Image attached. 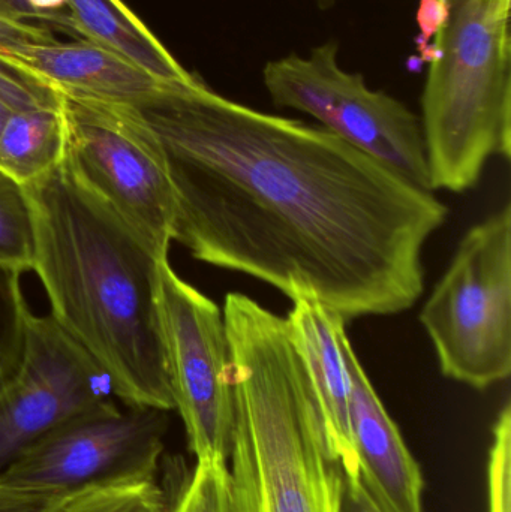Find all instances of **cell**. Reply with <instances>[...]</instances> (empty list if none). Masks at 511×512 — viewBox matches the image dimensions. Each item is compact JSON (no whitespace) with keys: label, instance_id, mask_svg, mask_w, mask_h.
<instances>
[{"label":"cell","instance_id":"cell-8","mask_svg":"<svg viewBox=\"0 0 511 512\" xmlns=\"http://www.w3.org/2000/svg\"><path fill=\"white\" fill-rule=\"evenodd\" d=\"M159 313L174 409L185 424L197 460L228 463L236 433L230 340L215 301L183 280L164 261Z\"/></svg>","mask_w":511,"mask_h":512},{"label":"cell","instance_id":"cell-11","mask_svg":"<svg viewBox=\"0 0 511 512\" xmlns=\"http://www.w3.org/2000/svg\"><path fill=\"white\" fill-rule=\"evenodd\" d=\"M350 430L360 478L383 512H423L422 471L378 397L350 340Z\"/></svg>","mask_w":511,"mask_h":512},{"label":"cell","instance_id":"cell-22","mask_svg":"<svg viewBox=\"0 0 511 512\" xmlns=\"http://www.w3.org/2000/svg\"><path fill=\"white\" fill-rule=\"evenodd\" d=\"M57 498L59 496L21 489L0 478V512H47Z\"/></svg>","mask_w":511,"mask_h":512},{"label":"cell","instance_id":"cell-23","mask_svg":"<svg viewBox=\"0 0 511 512\" xmlns=\"http://www.w3.org/2000/svg\"><path fill=\"white\" fill-rule=\"evenodd\" d=\"M339 512H383L372 499L363 484L360 474L344 472L342 480L341 507Z\"/></svg>","mask_w":511,"mask_h":512},{"label":"cell","instance_id":"cell-21","mask_svg":"<svg viewBox=\"0 0 511 512\" xmlns=\"http://www.w3.org/2000/svg\"><path fill=\"white\" fill-rule=\"evenodd\" d=\"M56 42L51 30L42 24L0 18V54L11 56L32 45H47Z\"/></svg>","mask_w":511,"mask_h":512},{"label":"cell","instance_id":"cell-5","mask_svg":"<svg viewBox=\"0 0 511 512\" xmlns=\"http://www.w3.org/2000/svg\"><path fill=\"white\" fill-rule=\"evenodd\" d=\"M441 373L486 390L511 373V206L474 225L420 312Z\"/></svg>","mask_w":511,"mask_h":512},{"label":"cell","instance_id":"cell-3","mask_svg":"<svg viewBox=\"0 0 511 512\" xmlns=\"http://www.w3.org/2000/svg\"><path fill=\"white\" fill-rule=\"evenodd\" d=\"M222 313L236 402L230 512H339L344 468L287 321L240 292Z\"/></svg>","mask_w":511,"mask_h":512},{"label":"cell","instance_id":"cell-26","mask_svg":"<svg viewBox=\"0 0 511 512\" xmlns=\"http://www.w3.org/2000/svg\"><path fill=\"white\" fill-rule=\"evenodd\" d=\"M9 114H11V110H9L8 105H6L2 95H0V129H2L3 123L8 119Z\"/></svg>","mask_w":511,"mask_h":512},{"label":"cell","instance_id":"cell-6","mask_svg":"<svg viewBox=\"0 0 511 512\" xmlns=\"http://www.w3.org/2000/svg\"><path fill=\"white\" fill-rule=\"evenodd\" d=\"M62 114L63 162L72 176L156 255L168 258L174 242L176 197L152 132L117 102L62 93Z\"/></svg>","mask_w":511,"mask_h":512},{"label":"cell","instance_id":"cell-9","mask_svg":"<svg viewBox=\"0 0 511 512\" xmlns=\"http://www.w3.org/2000/svg\"><path fill=\"white\" fill-rule=\"evenodd\" d=\"M168 412L116 403L80 415L21 451L0 478L62 496L86 487L155 480Z\"/></svg>","mask_w":511,"mask_h":512},{"label":"cell","instance_id":"cell-24","mask_svg":"<svg viewBox=\"0 0 511 512\" xmlns=\"http://www.w3.org/2000/svg\"><path fill=\"white\" fill-rule=\"evenodd\" d=\"M30 8L35 9L42 18H44L45 26L54 27V29L62 30L68 35L75 36L74 23L66 11V3L68 0H27Z\"/></svg>","mask_w":511,"mask_h":512},{"label":"cell","instance_id":"cell-1","mask_svg":"<svg viewBox=\"0 0 511 512\" xmlns=\"http://www.w3.org/2000/svg\"><path fill=\"white\" fill-rule=\"evenodd\" d=\"M120 104V102H117ZM152 132L176 197L174 242L198 261L311 297L345 322L423 294L446 204L321 126L218 95L200 78L123 102Z\"/></svg>","mask_w":511,"mask_h":512},{"label":"cell","instance_id":"cell-17","mask_svg":"<svg viewBox=\"0 0 511 512\" xmlns=\"http://www.w3.org/2000/svg\"><path fill=\"white\" fill-rule=\"evenodd\" d=\"M47 512H170L155 480L86 487L59 496Z\"/></svg>","mask_w":511,"mask_h":512},{"label":"cell","instance_id":"cell-18","mask_svg":"<svg viewBox=\"0 0 511 512\" xmlns=\"http://www.w3.org/2000/svg\"><path fill=\"white\" fill-rule=\"evenodd\" d=\"M21 274L0 264V393L14 378L23 358L30 310L21 292Z\"/></svg>","mask_w":511,"mask_h":512},{"label":"cell","instance_id":"cell-19","mask_svg":"<svg viewBox=\"0 0 511 512\" xmlns=\"http://www.w3.org/2000/svg\"><path fill=\"white\" fill-rule=\"evenodd\" d=\"M170 512H230V471L219 459L197 460L194 475Z\"/></svg>","mask_w":511,"mask_h":512},{"label":"cell","instance_id":"cell-25","mask_svg":"<svg viewBox=\"0 0 511 512\" xmlns=\"http://www.w3.org/2000/svg\"><path fill=\"white\" fill-rule=\"evenodd\" d=\"M0 18L45 26L44 18L30 8L27 0H0Z\"/></svg>","mask_w":511,"mask_h":512},{"label":"cell","instance_id":"cell-16","mask_svg":"<svg viewBox=\"0 0 511 512\" xmlns=\"http://www.w3.org/2000/svg\"><path fill=\"white\" fill-rule=\"evenodd\" d=\"M35 224L26 185L0 170V264L32 271Z\"/></svg>","mask_w":511,"mask_h":512},{"label":"cell","instance_id":"cell-12","mask_svg":"<svg viewBox=\"0 0 511 512\" xmlns=\"http://www.w3.org/2000/svg\"><path fill=\"white\" fill-rule=\"evenodd\" d=\"M285 321L314 384L333 451L344 472L360 474L351 442L347 322L311 297L294 298Z\"/></svg>","mask_w":511,"mask_h":512},{"label":"cell","instance_id":"cell-4","mask_svg":"<svg viewBox=\"0 0 511 512\" xmlns=\"http://www.w3.org/2000/svg\"><path fill=\"white\" fill-rule=\"evenodd\" d=\"M425 62L422 128L431 191L479 185L511 156V0H444Z\"/></svg>","mask_w":511,"mask_h":512},{"label":"cell","instance_id":"cell-7","mask_svg":"<svg viewBox=\"0 0 511 512\" xmlns=\"http://www.w3.org/2000/svg\"><path fill=\"white\" fill-rule=\"evenodd\" d=\"M338 53V42L329 41L308 56L269 60L263 81L273 104L314 117L339 140L431 191L420 116L383 90L371 89L359 72L345 71Z\"/></svg>","mask_w":511,"mask_h":512},{"label":"cell","instance_id":"cell-20","mask_svg":"<svg viewBox=\"0 0 511 512\" xmlns=\"http://www.w3.org/2000/svg\"><path fill=\"white\" fill-rule=\"evenodd\" d=\"M489 512H511V408L504 406L494 427L488 469Z\"/></svg>","mask_w":511,"mask_h":512},{"label":"cell","instance_id":"cell-13","mask_svg":"<svg viewBox=\"0 0 511 512\" xmlns=\"http://www.w3.org/2000/svg\"><path fill=\"white\" fill-rule=\"evenodd\" d=\"M5 57L59 92L93 101L123 104L162 84L134 63L84 39L32 45Z\"/></svg>","mask_w":511,"mask_h":512},{"label":"cell","instance_id":"cell-15","mask_svg":"<svg viewBox=\"0 0 511 512\" xmlns=\"http://www.w3.org/2000/svg\"><path fill=\"white\" fill-rule=\"evenodd\" d=\"M65 156L62 93L9 114L0 129V170L26 183L44 176Z\"/></svg>","mask_w":511,"mask_h":512},{"label":"cell","instance_id":"cell-2","mask_svg":"<svg viewBox=\"0 0 511 512\" xmlns=\"http://www.w3.org/2000/svg\"><path fill=\"white\" fill-rule=\"evenodd\" d=\"M33 267L54 321L125 406L174 411L159 313L161 258L60 162L26 183Z\"/></svg>","mask_w":511,"mask_h":512},{"label":"cell","instance_id":"cell-14","mask_svg":"<svg viewBox=\"0 0 511 512\" xmlns=\"http://www.w3.org/2000/svg\"><path fill=\"white\" fill-rule=\"evenodd\" d=\"M66 11L84 41L113 51L162 83H192L186 71L152 30L122 0H68Z\"/></svg>","mask_w":511,"mask_h":512},{"label":"cell","instance_id":"cell-10","mask_svg":"<svg viewBox=\"0 0 511 512\" xmlns=\"http://www.w3.org/2000/svg\"><path fill=\"white\" fill-rule=\"evenodd\" d=\"M114 397L107 373L53 316L29 312L20 367L0 393V472L51 430Z\"/></svg>","mask_w":511,"mask_h":512}]
</instances>
